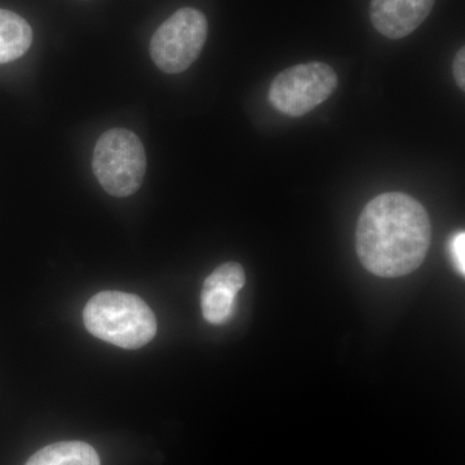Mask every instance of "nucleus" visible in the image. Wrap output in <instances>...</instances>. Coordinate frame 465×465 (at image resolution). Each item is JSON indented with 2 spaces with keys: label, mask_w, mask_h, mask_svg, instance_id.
<instances>
[{
  "label": "nucleus",
  "mask_w": 465,
  "mask_h": 465,
  "mask_svg": "<svg viewBox=\"0 0 465 465\" xmlns=\"http://www.w3.org/2000/svg\"><path fill=\"white\" fill-rule=\"evenodd\" d=\"M430 235L423 204L403 193H385L370 202L358 220V258L372 274L402 277L423 264Z\"/></svg>",
  "instance_id": "1"
},
{
  "label": "nucleus",
  "mask_w": 465,
  "mask_h": 465,
  "mask_svg": "<svg viewBox=\"0 0 465 465\" xmlns=\"http://www.w3.org/2000/svg\"><path fill=\"white\" fill-rule=\"evenodd\" d=\"M88 331L101 341L124 349H139L157 333V320L139 296L121 291H104L84 308Z\"/></svg>",
  "instance_id": "2"
},
{
  "label": "nucleus",
  "mask_w": 465,
  "mask_h": 465,
  "mask_svg": "<svg viewBox=\"0 0 465 465\" xmlns=\"http://www.w3.org/2000/svg\"><path fill=\"white\" fill-rule=\"evenodd\" d=\"M92 168L104 191L113 197H130L139 191L146 173L142 140L125 128L106 131L94 146Z\"/></svg>",
  "instance_id": "3"
},
{
  "label": "nucleus",
  "mask_w": 465,
  "mask_h": 465,
  "mask_svg": "<svg viewBox=\"0 0 465 465\" xmlns=\"http://www.w3.org/2000/svg\"><path fill=\"white\" fill-rule=\"evenodd\" d=\"M207 35V18L201 11L179 9L153 35L150 56L162 72L179 74L200 57Z\"/></svg>",
  "instance_id": "4"
},
{
  "label": "nucleus",
  "mask_w": 465,
  "mask_h": 465,
  "mask_svg": "<svg viewBox=\"0 0 465 465\" xmlns=\"http://www.w3.org/2000/svg\"><path fill=\"white\" fill-rule=\"evenodd\" d=\"M338 88V74L324 63L299 64L275 76L269 101L278 112L299 118L324 103Z\"/></svg>",
  "instance_id": "5"
},
{
  "label": "nucleus",
  "mask_w": 465,
  "mask_h": 465,
  "mask_svg": "<svg viewBox=\"0 0 465 465\" xmlns=\"http://www.w3.org/2000/svg\"><path fill=\"white\" fill-rule=\"evenodd\" d=\"M244 283L246 274L238 262H226L208 275L201 296L204 320L213 324L225 323L232 317L235 298Z\"/></svg>",
  "instance_id": "6"
},
{
  "label": "nucleus",
  "mask_w": 465,
  "mask_h": 465,
  "mask_svg": "<svg viewBox=\"0 0 465 465\" xmlns=\"http://www.w3.org/2000/svg\"><path fill=\"white\" fill-rule=\"evenodd\" d=\"M434 0H371L372 25L390 39H401L414 33L427 20Z\"/></svg>",
  "instance_id": "7"
},
{
  "label": "nucleus",
  "mask_w": 465,
  "mask_h": 465,
  "mask_svg": "<svg viewBox=\"0 0 465 465\" xmlns=\"http://www.w3.org/2000/svg\"><path fill=\"white\" fill-rule=\"evenodd\" d=\"M32 43L33 30L25 18L8 9H0V64L24 56Z\"/></svg>",
  "instance_id": "8"
},
{
  "label": "nucleus",
  "mask_w": 465,
  "mask_h": 465,
  "mask_svg": "<svg viewBox=\"0 0 465 465\" xmlns=\"http://www.w3.org/2000/svg\"><path fill=\"white\" fill-rule=\"evenodd\" d=\"M26 465H100V458L88 443L66 440L39 450Z\"/></svg>",
  "instance_id": "9"
},
{
  "label": "nucleus",
  "mask_w": 465,
  "mask_h": 465,
  "mask_svg": "<svg viewBox=\"0 0 465 465\" xmlns=\"http://www.w3.org/2000/svg\"><path fill=\"white\" fill-rule=\"evenodd\" d=\"M450 253L459 273L465 274V234L458 232L450 241Z\"/></svg>",
  "instance_id": "10"
},
{
  "label": "nucleus",
  "mask_w": 465,
  "mask_h": 465,
  "mask_svg": "<svg viewBox=\"0 0 465 465\" xmlns=\"http://www.w3.org/2000/svg\"><path fill=\"white\" fill-rule=\"evenodd\" d=\"M452 70H454L455 81L459 85L460 90H465V50L464 47L460 48L457 52V56L454 58V65H452Z\"/></svg>",
  "instance_id": "11"
}]
</instances>
